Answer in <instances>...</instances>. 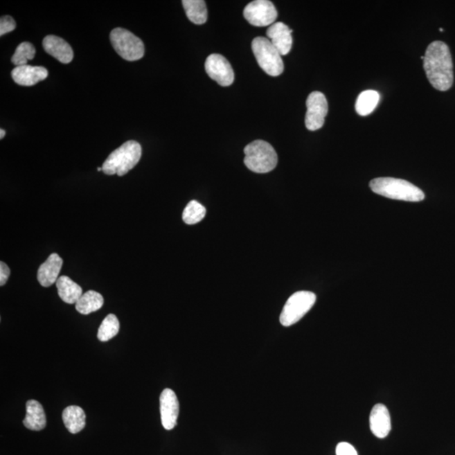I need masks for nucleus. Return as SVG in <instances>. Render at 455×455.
Returning a JSON list of instances; mask_svg holds the SVG:
<instances>
[{
    "instance_id": "1",
    "label": "nucleus",
    "mask_w": 455,
    "mask_h": 455,
    "mask_svg": "<svg viewBox=\"0 0 455 455\" xmlns=\"http://www.w3.org/2000/svg\"><path fill=\"white\" fill-rule=\"evenodd\" d=\"M423 68L430 84L438 91H446L452 87V57L449 46L445 42H434L427 46Z\"/></svg>"
},
{
    "instance_id": "30",
    "label": "nucleus",
    "mask_w": 455,
    "mask_h": 455,
    "mask_svg": "<svg viewBox=\"0 0 455 455\" xmlns=\"http://www.w3.org/2000/svg\"><path fill=\"white\" fill-rule=\"evenodd\" d=\"M97 170H98V171L102 170V167H100V168H97Z\"/></svg>"
},
{
    "instance_id": "18",
    "label": "nucleus",
    "mask_w": 455,
    "mask_h": 455,
    "mask_svg": "<svg viewBox=\"0 0 455 455\" xmlns=\"http://www.w3.org/2000/svg\"><path fill=\"white\" fill-rule=\"evenodd\" d=\"M58 295L64 303L73 305L83 295L82 287L67 276H61L56 282Z\"/></svg>"
},
{
    "instance_id": "26",
    "label": "nucleus",
    "mask_w": 455,
    "mask_h": 455,
    "mask_svg": "<svg viewBox=\"0 0 455 455\" xmlns=\"http://www.w3.org/2000/svg\"><path fill=\"white\" fill-rule=\"evenodd\" d=\"M15 27H17V23L10 15L1 17L0 19V36L2 37L3 35L13 32Z\"/></svg>"
},
{
    "instance_id": "22",
    "label": "nucleus",
    "mask_w": 455,
    "mask_h": 455,
    "mask_svg": "<svg viewBox=\"0 0 455 455\" xmlns=\"http://www.w3.org/2000/svg\"><path fill=\"white\" fill-rule=\"evenodd\" d=\"M380 96L378 92L368 89L362 92L356 101V111L362 116L371 114L378 106Z\"/></svg>"
},
{
    "instance_id": "13",
    "label": "nucleus",
    "mask_w": 455,
    "mask_h": 455,
    "mask_svg": "<svg viewBox=\"0 0 455 455\" xmlns=\"http://www.w3.org/2000/svg\"><path fill=\"white\" fill-rule=\"evenodd\" d=\"M11 76L15 82L21 87H33L46 79L48 71L42 66L23 65L15 67Z\"/></svg>"
},
{
    "instance_id": "7",
    "label": "nucleus",
    "mask_w": 455,
    "mask_h": 455,
    "mask_svg": "<svg viewBox=\"0 0 455 455\" xmlns=\"http://www.w3.org/2000/svg\"><path fill=\"white\" fill-rule=\"evenodd\" d=\"M110 40L116 52L127 61H137L145 55V44L141 39L130 30L115 28L111 30Z\"/></svg>"
},
{
    "instance_id": "28",
    "label": "nucleus",
    "mask_w": 455,
    "mask_h": 455,
    "mask_svg": "<svg viewBox=\"0 0 455 455\" xmlns=\"http://www.w3.org/2000/svg\"><path fill=\"white\" fill-rule=\"evenodd\" d=\"M10 275V267L7 264L1 262H0V286H3L9 279Z\"/></svg>"
},
{
    "instance_id": "16",
    "label": "nucleus",
    "mask_w": 455,
    "mask_h": 455,
    "mask_svg": "<svg viewBox=\"0 0 455 455\" xmlns=\"http://www.w3.org/2000/svg\"><path fill=\"white\" fill-rule=\"evenodd\" d=\"M63 259L57 253L49 256L44 264H42L37 271V280L42 287H48L55 283L63 267Z\"/></svg>"
},
{
    "instance_id": "29",
    "label": "nucleus",
    "mask_w": 455,
    "mask_h": 455,
    "mask_svg": "<svg viewBox=\"0 0 455 455\" xmlns=\"http://www.w3.org/2000/svg\"><path fill=\"white\" fill-rule=\"evenodd\" d=\"M5 136H6V131L3 130H0V139H3V138H5Z\"/></svg>"
},
{
    "instance_id": "20",
    "label": "nucleus",
    "mask_w": 455,
    "mask_h": 455,
    "mask_svg": "<svg viewBox=\"0 0 455 455\" xmlns=\"http://www.w3.org/2000/svg\"><path fill=\"white\" fill-rule=\"evenodd\" d=\"M104 305V298L102 295L98 292L89 290L83 294L79 301L75 303V309L78 312L85 314L96 312L99 310Z\"/></svg>"
},
{
    "instance_id": "12",
    "label": "nucleus",
    "mask_w": 455,
    "mask_h": 455,
    "mask_svg": "<svg viewBox=\"0 0 455 455\" xmlns=\"http://www.w3.org/2000/svg\"><path fill=\"white\" fill-rule=\"evenodd\" d=\"M293 30L283 22H276L267 30V38L269 39L272 45L278 51L282 56L289 53L293 45V37H292Z\"/></svg>"
},
{
    "instance_id": "8",
    "label": "nucleus",
    "mask_w": 455,
    "mask_h": 455,
    "mask_svg": "<svg viewBox=\"0 0 455 455\" xmlns=\"http://www.w3.org/2000/svg\"><path fill=\"white\" fill-rule=\"evenodd\" d=\"M305 126L310 131L321 130L328 114V102L320 91L310 93L306 101Z\"/></svg>"
},
{
    "instance_id": "11",
    "label": "nucleus",
    "mask_w": 455,
    "mask_h": 455,
    "mask_svg": "<svg viewBox=\"0 0 455 455\" xmlns=\"http://www.w3.org/2000/svg\"><path fill=\"white\" fill-rule=\"evenodd\" d=\"M159 402L162 425L166 430H172L177 426L180 410L176 393L170 389H165L161 393Z\"/></svg>"
},
{
    "instance_id": "14",
    "label": "nucleus",
    "mask_w": 455,
    "mask_h": 455,
    "mask_svg": "<svg viewBox=\"0 0 455 455\" xmlns=\"http://www.w3.org/2000/svg\"><path fill=\"white\" fill-rule=\"evenodd\" d=\"M46 53L55 57L60 63L67 64L71 63L73 58V52L67 42L60 37L49 35L42 42Z\"/></svg>"
},
{
    "instance_id": "9",
    "label": "nucleus",
    "mask_w": 455,
    "mask_h": 455,
    "mask_svg": "<svg viewBox=\"0 0 455 455\" xmlns=\"http://www.w3.org/2000/svg\"><path fill=\"white\" fill-rule=\"evenodd\" d=\"M244 17L252 26H267L274 24L278 11L268 0H256L244 8Z\"/></svg>"
},
{
    "instance_id": "10",
    "label": "nucleus",
    "mask_w": 455,
    "mask_h": 455,
    "mask_svg": "<svg viewBox=\"0 0 455 455\" xmlns=\"http://www.w3.org/2000/svg\"><path fill=\"white\" fill-rule=\"evenodd\" d=\"M205 69L208 76L221 87H229L234 83V70L226 58L220 54L215 53L208 56L206 60Z\"/></svg>"
},
{
    "instance_id": "21",
    "label": "nucleus",
    "mask_w": 455,
    "mask_h": 455,
    "mask_svg": "<svg viewBox=\"0 0 455 455\" xmlns=\"http://www.w3.org/2000/svg\"><path fill=\"white\" fill-rule=\"evenodd\" d=\"M186 17L196 25H202L207 21L208 10L204 0H184L182 1Z\"/></svg>"
},
{
    "instance_id": "5",
    "label": "nucleus",
    "mask_w": 455,
    "mask_h": 455,
    "mask_svg": "<svg viewBox=\"0 0 455 455\" xmlns=\"http://www.w3.org/2000/svg\"><path fill=\"white\" fill-rule=\"evenodd\" d=\"M251 46L256 60L264 72L272 77L282 75L285 69L282 55L272 45L269 39L262 37H256L252 41Z\"/></svg>"
},
{
    "instance_id": "3",
    "label": "nucleus",
    "mask_w": 455,
    "mask_h": 455,
    "mask_svg": "<svg viewBox=\"0 0 455 455\" xmlns=\"http://www.w3.org/2000/svg\"><path fill=\"white\" fill-rule=\"evenodd\" d=\"M142 147L134 140H130L123 145L111 152L104 162L102 171L108 176L118 175L119 177L125 176L128 171L134 169L141 159Z\"/></svg>"
},
{
    "instance_id": "19",
    "label": "nucleus",
    "mask_w": 455,
    "mask_h": 455,
    "mask_svg": "<svg viewBox=\"0 0 455 455\" xmlns=\"http://www.w3.org/2000/svg\"><path fill=\"white\" fill-rule=\"evenodd\" d=\"M85 413L82 408L70 406L63 411V421L69 433L76 434L85 427Z\"/></svg>"
},
{
    "instance_id": "23",
    "label": "nucleus",
    "mask_w": 455,
    "mask_h": 455,
    "mask_svg": "<svg viewBox=\"0 0 455 455\" xmlns=\"http://www.w3.org/2000/svg\"><path fill=\"white\" fill-rule=\"evenodd\" d=\"M120 329V323L118 317L114 314H108L100 325L97 337L100 341H108L118 335Z\"/></svg>"
},
{
    "instance_id": "27",
    "label": "nucleus",
    "mask_w": 455,
    "mask_h": 455,
    "mask_svg": "<svg viewBox=\"0 0 455 455\" xmlns=\"http://www.w3.org/2000/svg\"><path fill=\"white\" fill-rule=\"evenodd\" d=\"M337 455H357V450L348 443H338L336 449Z\"/></svg>"
},
{
    "instance_id": "17",
    "label": "nucleus",
    "mask_w": 455,
    "mask_h": 455,
    "mask_svg": "<svg viewBox=\"0 0 455 455\" xmlns=\"http://www.w3.org/2000/svg\"><path fill=\"white\" fill-rule=\"evenodd\" d=\"M23 424L30 430L41 431L46 425V414L42 404L35 400L26 402V415Z\"/></svg>"
},
{
    "instance_id": "4",
    "label": "nucleus",
    "mask_w": 455,
    "mask_h": 455,
    "mask_svg": "<svg viewBox=\"0 0 455 455\" xmlns=\"http://www.w3.org/2000/svg\"><path fill=\"white\" fill-rule=\"evenodd\" d=\"M244 165L256 173H268L278 165V154L274 147L264 140H256L244 148Z\"/></svg>"
},
{
    "instance_id": "6",
    "label": "nucleus",
    "mask_w": 455,
    "mask_h": 455,
    "mask_svg": "<svg viewBox=\"0 0 455 455\" xmlns=\"http://www.w3.org/2000/svg\"><path fill=\"white\" fill-rule=\"evenodd\" d=\"M316 301L312 292L299 291L287 299L280 314V323L283 326H291L301 320L309 312Z\"/></svg>"
},
{
    "instance_id": "2",
    "label": "nucleus",
    "mask_w": 455,
    "mask_h": 455,
    "mask_svg": "<svg viewBox=\"0 0 455 455\" xmlns=\"http://www.w3.org/2000/svg\"><path fill=\"white\" fill-rule=\"evenodd\" d=\"M369 186L373 193L391 199L418 202L425 198V194L421 189L402 179L375 178Z\"/></svg>"
},
{
    "instance_id": "24",
    "label": "nucleus",
    "mask_w": 455,
    "mask_h": 455,
    "mask_svg": "<svg viewBox=\"0 0 455 455\" xmlns=\"http://www.w3.org/2000/svg\"><path fill=\"white\" fill-rule=\"evenodd\" d=\"M206 208L197 201H190L182 213V220L186 224H195L204 219Z\"/></svg>"
},
{
    "instance_id": "15",
    "label": "nucleus",
    "mask_w": 455,
    "mask_h": 455,
    "mask_svg": "<svg viewBox=\"0 0 455 455\" xmlns=\"http://www.w3.org/2000/svg\"><path fill=\"white\" fill-rule=\"evenodd\" d=\"M371 429L373 435L379 438H386L391 430L390 412L383 404H376L373 407L369 417Z\"/></svg>"
},
{
    "instance_id": "25",
    "label": "nucleus",
    "mask_w": 455,
    "mask_h": 455,
    "mask_svg": "<svg viewBox=\"0 0 455 455\" xmlns=\"http://www.w3.org/2000/svg\"><path fill=\"white\" fill-rule=\"evenodd\" d=\"M35 54H36V48L35 46L30 44V42H22L15 49V52L11 62L12 64L19 67V66L27 65L28 61L33 60Z\"/></svg>"
}]
</instances>
